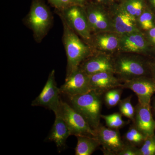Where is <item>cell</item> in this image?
Wrapping results in <instances>:
<instances>
[{
    "label": "cell",
    "instance_id": "6da1fadb",
    "mask_svg": "<svg viewBox=\"0 0 155 155\" xmlns=\"http://www.w3.org/2000/svg\"><path fill=\"white\" fill-rule=\"evenodd\" d=\"M58 15L64 28L63 40L67 57V76L95 51L75 33L64 17Z\"/></svg>",
    "mask_w": 155,
    "mask_h": 155
},
{
    "label": "cell",
    "instance_id": "7a4b0ae2",
    "mask_svg": "<svg viewBox=\"0 0 155 155\" xmlns=\"http://www.w3.org/2000/svg\"><path fill=\"white\" fill-rule=\"evenodd\" d=\"M114 72L122 82L141 76H147L150 71L148 56L117 52L113 55Z\"/></svg>",
    "mask_w": 155,
    "mask_h": 155
},
{
    "label": "cell",
    "instance_id": "3957f363",
    "mask_svg": "<svg viewBox=\"0 0 155 155\" xmlns=\"http://www.w3.org/2000/svg\"><path fill=\"white\" fill-rule=\"evenodd\" d=\"M101 95L91 90L84 94L68 97L70 105L81 115L90 126L95 130L100 126Z\"/></svg>",
    "mask_w": 155,
    "mask_h": 155
},
{
    "label": "cell",
    "instance_id": "277c9868",
    "mask_svg": "<svg viewBox=\"0 0 155 155\" xmlns=\"http://www.w3.org/2000/svg\"><path fill=\"white\" fill-rule=\"evenodd\" d=\"M53 22L48 7L42 0H32L26 22L33 31L35 41L40 43L47 34Z\"/></svg>",
    "mask_w": 155,
    "mask_h": 155
},
{
    "label": "cell",
    "instance_id": "5b68a950",
    "mask_svg": "<svg viewBox=\"0 0 155 155\" xmlns=\"http://www.w3.org/2000/svg\"><path fill=\"white\" fill-rule=\"evenodd\" d=\"M58 11L75 33L90 46L92 33L83 6L72 5Z\"/></svg>",
    "mask_w": 155,
    "mask_h": 155
},
{
    "label": "cell",
    "instance_id": "8992f818",
    "mask_svg": "<svg viewBox=\"0 0 155 155\" xmlns=\"http://www.w3.org/2000/svg\"><path fill=\"white\" fill-rule=\"evenodd\" d=\"M70 130L71 135L96 137L95 130L71 105L61 101L59 110Z\"/></svg>",
    "mask_w": 155,
    "mask_h": 155
},
{
    "label": "cell",
    "instance_id": "52a82bcc",
    "mask_svg": "<svg viewBox=\"0 0 155 155\" xmlns=\"http://www.w3.org/2000/svg\"><path fill=\"white\" fill-rule=\"evenodd\" d=\"M91 33L114 31L108 7L94 2L83 6Z\"/></svg>",
    "mask_w": 155,
    "mask_h": 155
},
{
    "label": "cell",
    "instance_id": "ba28073f",
    "mask_svg": "<svg viewBox=\"0 0 155 155\" xmlns=\"http://www.w3.org/2000/svg\"><path fill=\"white\" fill-rule=\"evenodd\" d=\"M61 94L60 88H58L56 84L55 70L53 69L50 72L41 92L32 101L31 105L44 107L56 114L59 110L61 104Z\"/></svg>",
    "mask_w": 155,
    "mask_h": 155
},
{
    "label": "cell",
    "instance_id": "9c48e42d",
    "mask_svg": "<svg viewBox=\"0 0 155 155\" xmlns=\"http://www.w3.org/2000/svg\"><path fill=\"white\" fill-rule=\"evenodd\" d=\"M108 8L114 31L122 35L141 31L138 28L136 18L125 11L119 3L114 2Z\"/></svg>",
    "mask_w": 155,
    "mask_h": 155
},
{
    "label": "cell",
    "instance_id": "30bf717a",
    "mask_svg": "<svg viewBox=\"0 0 155 155\" xmlns=\"http://www.w3.org/2000/svg\"><path fill=\"white\" fill-rule=\"evenodd\" d=\"M60 90L61 94L67 97L86 94L91 91L90 75L78 67L66 76L65 83Z\"/></svg>",
    "mask_w": 155,
    "mask_h": 155
},
{
    "label": "cell",
    "instance_id": "8fae6325",
    "mask_svg": "<svg viewBox=\"0 0 155 155\" xmlns=\"http://www.w3.org/2000/svg\"><path fill=\"white\" fill-rule=\"evenodd\" d=\"M153 47L142 31H136L120 35L119 52L132 53L148 56Z\"/></svg>",
    "mask_w": 155,
    "mask_h": 155
},
{
    "label": "cell",
    "instance_id": "7c38bea8",
    "mask_svg": "<svg viewBox=\"0 0 155 155\" xmlns=\"http://www.w3.org/2000/svg\"><path fill=\"white\" fill-rule=\"evenodd\" d=\"M95 130L97 138L102 147L104 155H117L124 147L125 143L122 140L119 129L100 125Z\"/></svg>",
    "mask_w": 155,
    "mask_h": 155
},
{
    "label": "cell",
    "instance_id": "4fadbf2b",
    "mask_svg": "<svg viewBox=\"0 0 155 155\" xmlns=\"http://www.w3.org/2000/svg\"><path fill=\"white\" fill-rule=\"evenodd\" d=\"M121 87L135 93L141 104L150 105L151 98L155 93V80L147 76H141L123 81Z\"/></svg>",
    "mask_w": 155,
    "mask_h": 155
},
{
    "label": "cell",
    "instance_id": "5bb4252c",
    "mask_svg": "<svg viewBox=\"0 0 155 155\" xmlns=\"http://www.w3.org/2000/svg\"><path fill=\"white\" fill-rule=\"evenodd\" d=\"M79 67L89 75L103 72L115 73L113 55L100 52H95Z\"/></svg>",
    "mask_w": 155,
    "mask_h": 155
},
{
    "label": "cell",
    "instance_id": "9a60e30c",
    "mask_svg": "<svg viewBox=\"0 0 155 155\" xmlns=\"http://www.w3.org/2000/svg\"><path fill=\"white\" fill-rule=\"evenodd\" d=\"M120 39L115 31H101L92 34L90 46L95 51L113 55L119 51Z\"/></svg>",
    "mask_w": 155,
    "mask_h": 155
},
{
    "label": "cell",
    "instance_id": "2e32d148",
    "mask_svg": "<svg viewBox=\"0 0 155 155\" xmlns=\"http://www.w3.org/2000/svg\"><path fill=\"white\" fill-rule=\"evenodd\" d=\"M122 82L114 72H103L90 75L91 90L101 95L112 89L121 87Z\"/></svg>",
    "mask_w": 155,
    "mask_h": 155
},
{
    "label": "cell",
    "instance_id": "e0dca14e",
    "mask_svg": "<svg viewBox=\"0 0 155 155\" xmlns=\"http://www.w3.org/2000/svg\"><path fill=\"white\" fill-rule=\"evenodd\" d=\"M150 105L141 104L138 103L135 107L134 125L147 137L154 135L155 121L151 112Z\"/></svg>",
    "mask_w": 155,
    "mask_h": 155
},
{
    "label": "cell",
    "instance_id": "ac0fdd59",
    "mask_svg": "<svg viewBox=\"0 0 155 155\" xmlns=\"http://www.w3.org/2000/svg\"><path fill=\"white\" fill-rule=\"evenodd\" d=\"M55 115V120L47 140L54 142L58 149H63L66 147V142L71 135L68 125L59 111Z\"/></svg>",
    "mask_w": 155,
    "mask_h": 155
},
{
    "label": "cell",
    "instance_id": "d6986e66",
    "mask_svg": "<svg viewBox=\"0 0 155 155\" xmlns=\"http://www.w3.org/2000/svg\"><path fill=\"white\" fill-rule=\"evenodd\" d=\"M75 148V155H91L101 145L96 137L78 136Z\"/></svg>",
    "mask_w": 155,
    "mask_h": 155
},
{
    "label": "cell",
    "instance_id": "ffe728a7",
    "mask_svg": "<svg viewBox=\"0 0 155 155\" xmlns=\"http://www.w3.org/2000/svg\"><path fill=\"white\" fill-rule=\"evenodd\" d=\"M119 4L125 11L136 19L147 7L146 0H122Z\"/></svg>",
    "mask_w": 155,
    "mask_h": 155
},
{
    "label": "cell",
    "instance_id": "44dd1931",
    "mask_svg": "<svg viewBox=\"0 0 155 155\" xmlns=\"http://www.w3.org/2000/svg\"><path fill=\"white\" fill-rule=\"evenodd\" d=\"M138 28L142 32L155 26V14L147 6L143 12L137 18Z\"/></svg>",
    "mask_w": 155,
    "mask_h": 155
},
{
    "label": "cell",
    "instance_id": "7402d4cb",
    "mask_svg": "<svg viewBox=\"0 0 155 155\" xmlns=\"http://www.w3.org/2000/svg\"><path fill=\"white\" fill-rule=\"evenodd\" d=\"M147 137L134 124L129 127L124 136L127 143L136 147L141 146Z\"/></svg>",
    "mask_w": 155,
    "mask_h": 155
},
{
    "label": "cell",
    "instance_id": "603a6c76",
    "mask_svg": "<svg viewBox=\"0 0 155 155\" xmlns=\"http://www.w3.org/2000/svg\"><path fill=\"white\" fill-rule=\"evenodd\" d=\"M122 116L119 112L110 115H101V117L105 121L107 127L112 129H119L127 124V122L122 119Z\"/></svg>",
    "mask_w": 155,
    "mask_h": 155
},
{
    "label": "cell",
    "instance_id": "cb8c5ba5",
    "mask_svg": "<svg viewBox=\"0 0 155 155\" xmlns=\"http://www.w3.org/2000/svg\"><path fill=\"white\" fill-rule=\"evenodd\" d=\"M122 89V87H117L112 89L105 93L104 100L108 107H113L119 104L121 100Z\"/></svg>",
    "mask_w": 155,
    "mask_h": 155
},
{
    "label": "cell",
    "instance_id": "d4e9b609",
    "mask_svg": "<svg viewBox=\"0 0 155 155\" xmlns=\"http://www.w3.org/2000/svg\"><path fill=\"white\" fill-rule=\"evenodd\" d=\"M132 95L121 100L119 104V110L122 116L133 121L135 115V107L132 105L131 100Z\"/></svg>",
    "mask_w": 155,
    "mask_h": 155
},
{
    "label": "cell",
    "instance_id": "484cf974",
    "mask_svg": "<svg viewBox=\"0 0 155 155\" xmlns=\"http://www.w3.org/2000/svg\"><path fill=\"white\" fill-rule=\"evenodd\" d=\"M140 155H155V136L147 137L139 148Z\"/></svg>",
    "mask_w": 155,
    "mask_h": 155
},
{
    "label": "cell",
    "instance_id": "4316f807",
    "mask_svg": "<svg viewBox=\"0 0 155 155\" xmlns=\"http://www.w3.org/2000/svg\"><path fill=\"white\" fill-rule=\"evenodd\" d=\"M117 155H140L139 148L129 143H125L124 147Z\"/></svg>",
    "mask_w": 155,
    "mask_h": 155
},
{
    "label": "cell",
    "instance_id": "83f0119b",
    "mask_svg": "<svg viewBox=\"0 0 155 155\" xmlns=\"http://www.w3.org/2000/svg\"><path fill=\"white\" fill-rule=\"evenodd\" d=\"M58 11H62L72 5L71 0H48Z\"/></svg>",
    "mask_w": 155,
    "mask_h": 155
},
{
    "label": "cell",
    "instance_id": "f1b7e54d",
    "mask_svg": "<svg viewBox=\"0 0 155 155\" xmlns=\"http://www.w3.org/2000/svg\"><path fill=\"white\" fill-rule=\"evenodd\" d=\"M143 33L151 45L155 47V26Z\"/></svg>",
    "mask_w": 155,
    "mask_h": 155
},
{
    "label": "cell",
    "instance_id": "f546056e",
    "mask_svg": "<svg viewBox=\"0 0 155 155\" xmlns=\"http://www.w3.org/2000/svg\"><path fill=\"white\" fill-rule=\"evenodd\" d=\"M95 2L108 7L114 2V0H94Z\"/></svg>",
    "mask_w": 155,
    "mask_h": 155
},
{
    "label": "cell",
    "instance_id": "4dcf8cb0",
    "mask_svg": "<svg viewBox=\"0 0 155 155\" xmlns=\"http://www.w3.org/2000/svg\"><path fill=\"white\" fill-rule=\"evenodd\" d=\"M89 0H71L72 5L83 6L88 3Z\"/></svg>",
    "mask_w": 155,
    "mask_h": 155
},
{
    "label": "cell",
    "instance_id": "1f68e13d",
    "mask_svg": "<svg viewBox=\"0 0 155 155\" xmlns=\"http://www.w3.org/2000/svg\"><path fill=\"white\" fill-rule=\"evenodd\" d=\"M147 6L155 13V0H146Z\"/></svg>",
    "mask_w": 155,
    "mask_h": 155
},
{
    "label": "cell",
    "instance_id": "d6a6232c",
    "mask_svg": "<svg viewBox=\"0 0 155 155\" xmlns=\"http://www.w3.org/2000/svg\"><path fill=\"white\" fill-rule=\"evenodd\" d=\"M150 71L152 72L154 79L155 80V63L153 64L150 63Z\"/></svg>",
    "mask_w": 155,
    "mask_h": 155
},
{
    "label": "cell",
    "instance_id": "836d02e7",
    "mask_svg": "<svg viewBox=\"0 0 155 155\" xmlns=\"http://www.w3.org/2000/svg\"><path fill=\"white\" fill-rule=\"evenodd\" d=\"M153 54L155 55V47H153L152 48L151 52V54Z\"/></svg>",
    "mask_w": 155,
    "mask_h": 155
},
{
    "label": "cell",
    "instance_id": "e575fe53",
    "mask_svg": "<svg viewBox=\"0 0 155 155\" xmlns=\"http://www.w3.org/2000/svg\"><path fill=\"white\" fill-rule=\"evenodd\" d=\"M116 1H117V2H122V0H114V2H116Z\"/></svg>",
    "mask_w": 155,
    "mask_h": 155
},
{
    "label": "cell",
    "instance_id": "d590c367",
    "mask_svg": "<svg viewBox=\"0 0 155 155\" xmlns=\"http://www.w3.org/2000/svg\"><path fill=\"white\" fill-rule=\"evenodd\" d=\"M153 110L155 112V102L154 103V104L153 105Z\"/></svg>",
    "mask_w": 155,
    "mask_h": 155
}]
</instances>
